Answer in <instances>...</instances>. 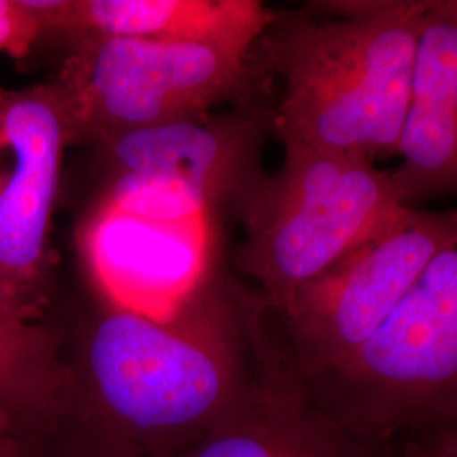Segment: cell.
Returning <instances> with one entry per match:
<instances>
[{
	"label": "cell",
	"instance_id": "obj_11",
	"mask_svg": "<svg viewBox=\"0 0 457 457\" xmlns=\"http://www.w3.org/2000/svg\"><path fill=\"white\" fill-rule=\"evenodd\" d=\"M273 17L258 0H79L70 2L63 29L253 53Z\"/></svg>",
	"mask_w": 457,
	"mask_h": 457
},
{
	"label": "cell",
	"instance_id": "obj_2",
	"mask_svg": "<svg viewBox=\"0 0 457 457\" xmlns=\"http://www.w3.org/2000/svg\"><path fill=\"white\" fill-rule=\"evenodd\" d=\"M87 366L105 411L145 436H205L254 390L247 317L213 279L163 322L112 309L90 336Z\"/></svg>",
	"mask_w": 457,
	"mask_h": 457
},
{
	"label": "cell",
	"instance_id": "obj_16",
	"mask_svg": "<svg viewBox=\"0 0 457 457\" xmlns=\"http://www.w3.org/2000/svg\"><path fill=\"white\" fill-rule=\"evenodd\" d=\"M434 457H454V447H445L442 454H436Z\"/></svg>",
	"mask_w": 457,
	"mask_h": 457
},
{
	"label": "cell",
	"instance_id": "obj_15",
	"mask_svg": "<svg viewBox=\"0 0 457 457\" xmlns=\"http://www.w3.org/2000/svg\"><path fill=\"white\" fill-rule=\"evenodd\" d=\"M0 457H14L9 442L2 437V434H0Z\"/></svg>",
	"mask_w": 457,
	"mask_h": 457
},
{
	"label": "cell",
	"instance_id": "obj_7",
	"mask_svg": "<svg viewBox=\"0 0 457 457\" xmlns=\"http://www.w3.org/2000/svg\"><path fill=\"white\" fill-rule=\"evenodd\" d=\"M456 241L454 213L409 207L386 230L296 290L279 312L295 368L313 379L341 364L388 319L436 254Z\"/></svg>",
	"mask_w": 457,
	"mask_h": 457
},
{
	"label": "cell",
	"instance_id": "obj_1",
	"mask_svg": "<svg viewBox=\"0 0 457 457\" xmlns=\"http://www.w3.org/2000/svg\"><path fill=\"white\" fill-rule=\"evenodd\" d=\"M275 11L256 54L283 82V145L376 163L396 154L428 0L312 2Z\"/></svg>",
	"mask_w": 457,
	"mask_h": 457
},
{
	"label": "cell",
	"instance_id": "obj_12",
	"mask_svg": "<svg viewBox=\"0 0 457 457\" xmlns=\"http://www.w3.org/2000/svg\"><path fill=\"white\" fill-rule=\"evenodd\" d=\"M188 457H349L341 437L296 396L254 388L204 436Z\"/></svg>",
	"mask_w": 457,
	"mask_h": 457
},
{
	"label": "cell",
	"instance_id": "obj_4",
	"mask_svg": "<svg viewBox=\"0 0 457 457\" xmlns=\"http://www.w3.org/2000/svg\"><path fill=\"white\" fill-rule=\"evenodd\" d=\"M266 77L256 51L83 34L62 94L73 129L104 141L254 97Z\"/></svg>",
	"mask_w": 457,
	"mask_h": 457
},
{
	"label": "cell",
	"instance_id": "obj_9",
	"mask_svg": "<svg viewBox=\"0 0 457 457\" xmlns=\"http://www.w3.org/2000/svg\"><path fill=\"white\" fill-rule=\"evenodd\" d=\"M209 215L156 220L102 204L85 228L92 275L115 311L163 322L211 279Z\"/></svg>",
	"mask_w": 457,
	"mask_h": 457
},
{
	"label": "cell",
	"instance_id": "obj_6",
	"mask_svg": "<svg viewBox=\"0 0 457 457\" xmlns=\"http://www.w3.org/2000/svg\"><path fill=\"white\" fill-rule=\"evenodd\" d=\"M320 381L344 417L385 432L451 413L457 388V241L428 262L375 334Z\"/></svg>",
	"mask_w": 457,
	"mask_h": 457
},
{
	"label": "cell",
	"instance_id": "obj_5",
	"mask_svg": "<svg viewBox=\"0 0 457 457\" xmlns=\"http://www.w3.org/2000/svg\"><path fill=\"white\" fill-rule=\"evenodd\" d=\"M277 105L262 92L228 111L187 117L104 139L115 177L105 204L146 219L183 220L236 209L262 177Z\"/></svg>",
	"mask_w": 457,
	"mask_h": 457
},
{
	"label": "cell",
	"instance_id": "obj_13",
	"mask_svg": "<svg viewBox=\"0 0 457 457\" xmlns=\"http://www.w3.org/2000/svg\"><path fill=\"white\" fill-rule=\"evenodd\" d=\"M63 375L41 332L26 312L0 292V409L48 405Z\"/></svg>",
	"mask_w": 457,
	"mask_h": 457
},
{
	"label": "cell",
	"instance_id": "obj_10",
	"mask_svg": "<svg viewBox=\"0 0 457 457\" xmlns=\"http://www.w3.org/2000/svg\"><path fill=\"white\" fill-rule=\"evenodd\" d=\"M393 181L413 202L456 192L457 4L428 0L411 70Z\"/></svg>",
	"mask_w": 457,
	"mask_h": 457
},
{
	"label": "cell",
	"instance_id": "obj_8",
	"mask_svg": "<svg viewBox=\"0 0 457 457\" xmlns=\"http://www.w3.org/2000/svg\"><path fill=\"white\" fill-rule=\"evenodd\" d=\"M73 131L62 92L0 88V292L17 305V292L41 271Z\"/></svg>",
	"mask_w": 457,
	"mask_h": 457
},
{
	"label": "cell",
	"instance_id": "obj_14",
	"mask_svg": "<svg viewBox=\"0 0 457 457\" xmlns=\"http://www.w3.org/2000/svg\"><path fill=\"white\" fill-rule=\"evenodd\" d=\"M41 28L43 21L24 0H0V53L26 54Z\"/></svg>",
	"mask_w": 457,
	"mask_h": 457
},
{
	"label": "cell",
	"instance_id": "obj_3",
	"mask_svg": "<svg viewBox=\"0 0 457 457\" xmlns=\"http://www.w3.org/2000/svg\"><path fill=\"white\" fill-rule=\"evenodd\" d=\"M403 204L392 171L366 160L287 145L275 175L262 173L234 211L245 236L237 266L281 312L303 285L396 222Z\"/></svg>",
	"mask_w": 457,
	"mask_h": 457
}]
</instances>
